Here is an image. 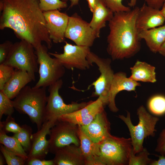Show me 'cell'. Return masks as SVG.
I'll list each match as a JSON object with an SVG mask.
<instances>
[{"label": "cell", "mask_w": 165, "mask_h": 165, "mask_svg": "<svg viewBox=\"0 0 165 165\" xmlns=\"http://www.w3.org/2000/svg\"><path fill=\"white\" fill-rule=\"evenodd\" d=\"M21 127V130L14 134L13 137L19 141L25 151L28 153L31 146L32 130L30 127L27 125H23Z\"/></svg>", "instance_id": "484cf974"}, {"label": "cell", "mask_w": 165, "mask_h": 165, "mask_svg": "<svg viewBox=\"0 0 165 165\" xmlns=\"http://www.w3.org/2000/svg\"><path fill=\"white\" fill-rule=\"evenodd\" d=\"M137 154V155L134 154L132 148L129 156V165H150L154 160L148 157L149 154L145 148H144Z\"/></svg>", "instance_id": "83f0119b"}, {"label": "cell", "mask_w": 165, "mask_h": 165, "mask_svg": "<svg viewBox=\"0 0 165 165\" xmlns=\"http://www.w3.org/2000/svg\"><path fill=\"white\" fill-rule=\"evenodd\" d=\"M39 3L38 0H0V29H12L18 38L29 42L35 49L42 42L50 49L52 41Z\"/></svg>", "instance_id": "6da1fadb"}, {"label": "cell", "mask_w": 165, "mask_h": 165, "mask_svg": "<svg viewBox=\"0 0 165 165\" xmlns=\"http://www.w3.org/2000/svg\"><path fill=\"white\" fill-rule=\"evenodd\" d=\"M144 0L148 6L158 9H160L165 2V0Z\"/></svg>", "instance_id": "74e56055"}, {"label": "cell", "mask_w": 165, "mask_h": 165, "mask_svg": "<svg viewBox=\"0 0 165 165\" xmlns=\"http://www.w3.org/2000/svg\"><path fill=\"white\" fill-rule=\"evenodd\" d=\"M148 106L153 114L161 116L165 113V96L161 95L154 96L149 100Z\"/></svg>", "instance_id": "4316f807"}, {"label": "cell", "mask_w": 165, "mask_h": 165, "mask_svg": "<svg viewBox=\"0 0 165 165\" xmlns=\"http://www.w3.org/2000/svg\"><path fill=\"white\" fill-rule=\"evenodd\" d=\"M107 103L101 97L95 101H90L85 107L73 112L61 116L58 120L70 122L79 126L90 123L99 113L104 110Z\"/></svg>", "instance_id": "4fadbf2b"}, {"label": "cell", "mask_w": 165, "mask_h": 165, "mask_svg": "<svg viewBox=\"0 0 165 165\" xmlns=\"http://www.w3.org/2000/svg\"><path fill=\"white\" fill-rule=\"evenodd\" d=\"M139 9L135 6L128 11L114 13L109 21L107 50L113 60L131 57L140 50L141 39L136 27Z\"/></svg>", "instance_id": "7a4b0ae2"}, {"label": "cell", "mask_w": 165, "mask_h": 165, "mask_svg": "<svg viewBox=\"0 0 165 165\" xmlns=\"http://www.w3.org/2000/svg\"><path fill=\"white\" fill-rule=\"evenodd\" d=\"M15 109L13 101L8 97L2 90H0V119L3 115L10 116Z\"/></svg>", "instance_id": "f1b7e54d"}, {"label": "cell", "mask_w": 165, "mask_h": 165, "mask_svg": "<svg viewBox=\"0 0 165 165\" xmlns=\"http://www.w3.org/2000/svg\"><path fill=\"white\" fill-rule=\"evenodd\" d=\"M87 59L90 64L95 63L98 67L101 75L90 86H93L95 91L92 97H101L108 103L109 94L114 75L111 64V59L101 58L92 52L88 54Z\"/></svg>", "instance_id": "30bf717a"}, {"label": "cell", "mask_w": 165, "mask_h": 165, "mask_svg": "<svg viewBox=\"0 0 165 165\" xmlns=\"http://www.w3.org/2000/svg\"><path fill=\"white\" fill-rule=\"evenodd\" d=\"M155 150L161 155L165 156V127L160 134Z\"/></svg>", "instance_id": "d590c367"}, {"label": "cell", "mask_w": 165, "mask_h": 165, "mask_svg": "<svg viewBox=\"0 0 165 165\" xmlns=\"http://www.w3.org/2000/svg\"><path fill=\"white\" fill-rule=\"evenodd\" d=\"M38 0L39 7L43 12L63 9L67 6V2L61 0Z\"/></svg>", "instance_id": "4dcf8cb0"}, {"label": "cell", "mask_w": 165, "mask_h": 165, "mask_svg": "<svg viewBox=\"0 0 165 165\" xmlns=\"http://www.w3.org/2000/svg\"><path fill=\"white\" fill-rule=\"evenodd\" d=\"M141 84L127 76L126 74L123 72L114 73L109 94L108 104L110 110L116 112L119 109L116 106L115 98L117 94L122 90L134 91L136 87Z\"/></svg>", "instance_id": "ac0fdd59"}, {"label": "cell", "mask_w": 165, "mask_h": 165, "mask_svg": "<svg viewBox=\"0 0 165 165\" xmlns=\"http://www.w3.org/2000/svg\"><path fill=\"white\" fill-rule=\"evenodd\" d=\"M15 69L27 71L35 80V73L38 70L35 50L29 42L23 40L13 44L4 63Z\"/></svg>", "instance_id": "8992f818"}, {"label": "cell", "mask_w": 165, "mask_h": 165, "mask_svg": "<svg viewBox=\"0 0 165 165\" xmlns=\"http://www.w3.org/2000/svg\"><path fill=\"white\" fill-rule=\"evenodd\" d=\"M0 149L8 165H24L26 163V160L10 152L2 144Z\"/></svg>", "instance_id": "1f68e13d"}, {"label": "cell", "mask_w": 165, "mask_h": 165, "mask_svg": "<svg viewBox=\"0 0 165 165\" xmlns=\"http://www.w3.org/2000/svg\"><path fill=\"white\" fill-rule=\"evenodd\" d=\"M162 9L160 10V12L162 15L165 18V2L164 3Z\"/></svg>", "instance_id": "7bdbcfd3"}, {"label": "cell", "mask_w": 165, "mask_h": 165, "mask_svg": "<svg viewBox=\"0 0 165 165\" xmlns=\"http://www.w3.org/2000/svg\"><path fill=\"white\" fill-rule=\"evenodd\" d=\"M158 52L162 56L165 57V41L162 45Z\"/></svg>", "instance_id": "60d3db41"}, {"label": "cell", "mask_w": 165, "mask_h": 165, "mask_svg": "<svg viewBox=\"0 0 165 165\" xmlns=\"http://www.w3.org/2000/svg\"><path fill=\"white\" fill-rule=\"evenodd\" d=\"M93 13L89 24L97 38H99L101 29L105 27L106 22L111 20L114 13L107 6L105 0H97Z\"/></svg>", "instance_id": "7402d4cb"}, {"label": "cell", "mask_w": 165, "mask_h": 165, "mask_svg": "<svg viewBox=\"0 0 165 165\" xmlns=\"http://www.w3.org/2000/svg\"><path fill=\"white\" fill-rule=\"evenodd\" d=\"M90 11L93 12L96 7L97 0H86Z\"/></svg>", "instance_id": "ab89813d"}, {"label": "cell", "mask_w": 165, "mask_h": 165, "mask_svg": "<svg viewBox=\"0 0 165 165\" xmlns=\"http://www.w3.org/2000/svg\"><path fill=\"white\" fill-rule=\"evenodd\" d=\"M65 36L77 45L89 47L93 45L97 38L89 23L76 13L69 16Z\"/></svg>", "instance_id": "7c38bea8"}, {"label": "cell", "mask_w": 165, "mask_h": 165, "mask_svg": "<svg viewBox=\"0 0 165 165\" xmlns=\"http://www.w3.org/2000/svg\"><path fill=\"white\" fill-rule=\"evenodd\" d=\"M0 143L10 152L27 160L28 154L19 141L13 137H10L0 129Z\"/></svg>", "instance_id": "d4e9b609"}, {"label": "cell", "mask_w": 165, "mask_h": 165, "mask_svg": "<svg viewBox=\"0 0 165 165\" xmlns=\"http://www.w3.org/2000/svg\"><path fill=\"white\" fill-rule=\"evenodd\" d=\"M130 69L131 74L129 78L133 80L151 83L156 81L155 68L145 62L137 61Z\"/></svg>", "instance_id": "cb8c5ba5"}, {"label": "cell", "mask_w": 165, "mask_h": 165, "mask_svg": "<svg viewBox=\"0 0 165 165\" xmlns=\"http://www.w3.org/2000/svg\"><path fill=\"white\" fill-rule=\"evenodd\" d=\"M62 1L67 2L68 0H61ZM71 2L70 7H72L73 6L77 5L79 3V0H70Z\"/></svg>", "instance_id": "b9f144b4"}, {"label": "cell", "mask_w": 165, "mask_h": 165, "mask_svg": "<svg viewBox=\"0 0 165 165\" xmlns=\"http://www.w3.org/2000/svg\"><path fill=\"white\" fill-rule=\"evenodd\" d=\"M100 157L104 165H128L133 148L131 138L110 134L99 143Z\"/></svg>", "instance_id": "5b68a950"}, {"label": "cell", "mask_w": 165, "mask_h": 165, "mask_svg": "<svg viewBox=\"0 0 165 165\" xmlns=\"http://www.w3.org/2000/svg\"><path fill=\"white\" fill-rule=\"evenodd\" d=\"M79 130L78 125L58 120L49 134V152L54 154L60 148L72 144L80 146Z\"/></svg>", "instance_id": "9c48e42d"}, {"label": "cell", "mask_w": 165, "mask_h": 165, "mask_svg": "<svg viewBox=\"0 0 165 165\" xmlns=\"http://www.w3.org/2000/svg\"><path fill=\"white\" fill-rule=\"evenodd\" d=\"M13 44L11 42L6 41L0 45V64L4 63L9 53Z\"/></svg>", "instance_id": "e575fe53"}, {"label": "cell", "mask_w": 165, "mask_h": 165, "mask_svg": "<svg viewBox=\"0 0 165 165\" xmlns=\"http://www.w3.org/2000/svg\"><path fill=\"white\" fill-rule=\"evenodd\" d=\"M139 36L141 39L145 40L151 51L158 52L165 41V25L142 31L139 33Z\"/></svg>", "instance_id": "603a6c76"}, {"label": "cell", "mask_w": 165, "mask_h": 165, "mask_svg": "<svg viewBox=\"0 0 165 165\" xmlns=\"http://www.w3.org/2000/svg\"><path fill=\"white\" fill-rule=\"evenodd\" d=\"M57 121L50 119L44 122L41 129L33 134L31 148L27 160L34 158L44 159L46 157L49 152V141L46 136L49 134L51 128Z\"/></svg>", "instance_id": "9a60e30c"}, {"label": "cell", "mask_w": 165, "mask_h": 165, "mask_svg": "<svg viewBox=\"0 0 165 165\" xmlns=\"http://www.w3.org/2000/svg\"><path fill=\"white\" fill-rule=\"evenodd\" d=\"M43 13L51 39L55 43L64 42L69 16L58 9L43 12Z\"/></svg>", "instance_id": "5bb4252c"}, {"label": "cell", "mask_w": 165, "mask_h": 165, "mask_svg": "<svg viewBox=\"0 0 165 165\" xmlns=\"http://www.w3.org/2000/svg\"><path fill=\"white\" fill-rule=\"evenodd\" d=\"M123 0H105L107 6L114 13L127 12L131 10L130 7L124 6L122 3ZM138 0H130L128 5L129 7H134Z\"/></svg>", "instance_id": "f546056e"}, {"label": "cell", "mask_w": 165, "mask_h": 165, "mask_svg": "<svg viewBox=\"0 0 165 165\" xmlns=\"http://www.w3.org/2000/svg\"><path fill=\"white\" fill-rule=\"evenodd\" d=\"M54 154V165H85L80 146L67 145L59 149Z\"/></svg>", "instance_id": "d6986e66"}, {"label": "cell", "mask_w": 165, "mask_h": 165, "mask_svg": "<svg viewBox=\"0 0 165 165\" xmlns=\"http://www.w3.org/2000/svg\"><path fill=\"white\" fill-rule=\"evenodd\" d=\"M139 118L138 124L136 126L132 123L130 113L127 111V116L119 115L118 117L126 125L130 132L134 153L136 154L143 149L144 139L149 136L154 137L156 130L155 127L159 118L152 115L143 105L137 110Z\"/></svg>", "instance_id": "277c9868"}, {"label": "cell", "mask_w": 165, "mask_h": 165, "mask_svg": "<svg viewBox=\"0 0 165 165\" xmlns=\"http://www.w3.org/2000/svg\"><path fill=\"white\" fill-rule=\"evenodd\" d=\"M79 126L85 134L95 143L101 142L111 134L110 124L105 110L89 124Z\"/></svg>", "instance_id": "2e32d148"}, {"label": "cell", "mask_w": 165, "mask_h": 165, "mask_svg": "<svg viewBox=\"0 0 165 165\" xmlns=\"http://www.w3.org/2000/svg\"><path fill=\"white\" fill-rule=\"evenodd\" d=\"M63 82L61 79L49 86V93L47 97L43 123L50 119L57 120L62 115L71 113L85 107L88 102L78 103L72 102L67 104L59 93L61 88Z\"/></svg>", "instance_id": "ba28073f"}, {"label": "cell", "mask_w": 165, "mask_h": 165, "mask_svg": "<svg viewBox=\"0 0 165 165\" xmlns=\"http://www.w3.org/2000/svg\"><path fill=\"white\" fill-rule=\"evenodd\" d=\"M4 157L0 155V165H3L5 164L4 160Z\"/></svg>", "instance_id": "ee69618b"}, {"label": "cell", "mask_w": 165, "mask_h": 165, "mask_svg": "<svg viewBox=\"0 0 165 165\" xmlns=\"http://www.w3.org/2000/svg\"><path fill=\"white\" fill-rule=\"evenodd\" d=\"M15 69L4 64H0V90H2L6 83L13 74Z\"/></svg>", "instance_id": "836d02e7"}, {"label": "cell", "mask_w": 165, "mask_h": 165, "mask_svg": "<svg viewBox=\"0 0 165 165\" xmlns=\"http://www.w3.org/2000/svg\"><path fill=\"white\" fill-rule=\"evenodd\" d=\"M159 159L157 160H154L150 165H165V156L161 155L157 156Z\"/></svg>", "instance_id": "f35d334b"}, {"label": "cell", "mask_w": 165, "mask_h": 165, "mask_svg": "<svg viewBox=\"0 0 165 165\" xmlns=\"http://www.w3.org/2000/svg\"><path fill=\"white\" fill-rule=\"evenodd\" d=\"M25 164L28 165H54L53 159L46 160L36 158L27 160Z\"/></svg>", "instance_id": "8d00e7d4"}, {"label": "cell", "mask_w": 165, "mask_h": 165, "mask_svg": "<svg viewBox=\"0 0 165 165\" xmlns=\"http://www.w3.org/2000/svg\"><path fill=\"white\" fill-rule=\"evenodd\" d=\"M90 52L89 47L72 45L66 42L63 53H49L57 58L65 68L85 70L92 66L87 59Z\"/></svg>", "instance_id": "8fae6325"}, {"label": "cell", "mask_w": 165, "mask_h": 165, "mask_svg": "<svg viewBox=\"0 0 165 165\" xmlns=\"http://www.w3.org/2000/svg\"><path fill=\"white\" fill-rule=\"evenodd\" d=\"M32 81H33L32 77L27 71L15 69L2 91L8 97L12 99L15 98L21 90Z\"/></svg>", "instance_id": "44dd1931"}, {"label": "cell", "mask_w": 165, "mask_h": 165, "mask_svg": "<svg viewBox=\"0 0 165 165\" xmlns=\"http://www.w3.org/2000/svg\"><path fill=\"white\" fill-rule=\"evenodd\" d=\"M47 98L46 87L36 88L26 86L13 101L15 109L28 116L39 130L43 123Z\"/></svg>", "instance_id": "3957f363"}, {"label": "cell", "mask_w": 165, "mask_h": 165, "mask_svg": "<svg viewBox=\"0 0 165 165\" xmlns=\"http://www.w3.org/2000/svg\"><path fill=\"white\" fill-rule=\"evenodd\" d=\"M78 126L80 147L84 158L85 165H104L100 157L99 143L93 141Z\"/></svg>", "instance_id": "ffe728a7"}, {"label": "cell", "mask_w": 165, "mask_h": 165, "mask_svg": "<svg viewBox=\"0 0 165 165\" xmlns=\"http://www.w3.org/2000/svg\"><path fill=\"white\" fill-rule=\"evenodd\" d=\"M21 129V127L16 122L12 115L7 116L5 121H0V129L6 133L11 132L15 134L19 132Z\"/></svg>", "instance_id": "d6a6232c"}, {"label": "cell", "mask_w": 165, "mask_h": 165, "mask_svg": "<svg viewBox=\"0 0 165 165\" xmlns=\"http://www.w3.org/2000/svg\"><path fill=\"white\" fill-rule=\"evenodd\" d=\"M47 46L42 44L35 50L39 67V79L33 87H46L61 79L65 73V68L55 57H51Z\"/></svg>", "instance_id": "52a82bcc"}, {"label": "cell", "mask_w": 165, "mask_h": 165, "mask_svg": "<svg viewBox=\"0 0 165 165\" xmlns=\"http://www.w3.org/2000/svg\"><path fill=\"white\" fill-rule=\"evenodd\" d=\"M165 18L158 9L144 3L140 8L136 20V27L140 33L142 31L163 25Z\"/></svg>", "instance_id": "e0dca14e"}]
</instances>
